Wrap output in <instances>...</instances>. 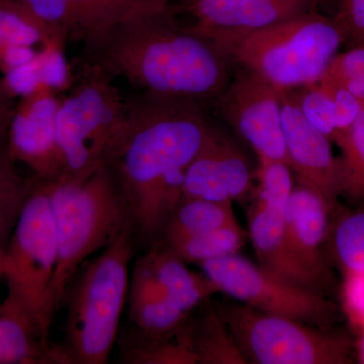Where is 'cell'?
Segmentation results:
<instances>
[{
    "label": "cell",
    "instance_id": "1",
    "mask_svg": "<svg viewBox=\"0 0 364 364\" xmlns=\"http://www.w3.org/2000/svg\"><path fill=\"white\" fill-rule=\"evenodd\" d=\"M203 104L140 92L126 97L104 163L123 191L136 243L151 246L183 200L186 169L207 134Z\"/></svg>",
    "mask_w": 364,
    "mask_h": 364
},
{
    "label": "cell",
    "instance_id": "2",
    "mask_svg": "<svg viewBox=\"0 0 364 364\" xmlns=\"http://www.w3.org/2000/svg\"><path fill=\"white\" fill-rule=\"evenodd\" d=\"M176 14L169 6L124 21L82 47L76 63L123 78L142 92L214 102L236 63L214 40L181 26Z\"/></svg>",
    "mask_w": 364,
    "mask_h": 364
},
{
    "label": "cell",
    "instance_id": "3",
    "mask_svg": "<svg viewBox=\"0 0 364 364\" xmlns=\"http://www.w3.org/2000/svg\"><path fill=\"white\" fill-rule=\"evenodd\" d=\"M129 223L95 257L79 268L66 289L65 336L69 364H105L119 335L130 287L129 267L136 251Z\"/></svg>",
    "mask_w": 364,
    "mask_h": 364
},
{
    "label": "cell",
    "instance_id": "4",
    "mask_svg": "<svg viewBox=\"0 0 364 364\" xmlns=\"http://www.w3.org/2000/svg\"><path fill=\"white\" fill-rule=\"evenodd\" d=\"M48 183L59 245L52 287L56 314L79 268L111 244L131 222L123 191L105 163L81 178L60 177Z\"/></svg>",
    "mask_w": 364,
    "mask_h": 364
},
{
    "label": "cell",
    "instance_id": "5",
    "mask_svg": "<svg viewBox=\"0 0 364 364\" xmlns=\"http://www.w3.org/2000/svg\"><path fill=\"white\" fill-rule=\"evenodd\" d=\"M215 42L235 63L247 67L277 90H287L320 80L345 37L334 16L318 11Z\"/></svg>",
    "mask_w": 364,
    "mask_h": 364
},
{
    "label": "cell",
    "instance_id": "6",
    "mask_svg": "<svg viewBox=\"0 0 364 364\" xmlns=\"http://www.w3.org/2000/svg\"><path fill=\"white\" fill-rule=\"evenodd\" d=\"M33 186L6 250L2 277L6 296L50 335L54 320L52 287L59 261L58 237L50 202L49 181L32 176Z\"/></svg>",
    "mask_w": 364,
    "mask_h": 364
},
{
    "label": "cell",
    "instance_id": "7",
    "mask_svg": "<svg viewBox=\"0 0 364 364\" xmlns=\"http://www.w3.org/2000/svg\"><path fill=\"white\" fill-rule=\"evenodd\" d=\"M114 81L93 67L76 63L57 114L63 178H81L104 163L126 109V97Z\"/></svg>",
    "mask_w": 364,
    "mask_h": 364
},
{
    "label": "cell",
    "instance_id": "8",
    "mask_svg": "<svg viewBox=\"0 0 364 364\" xmlns=\"http://www.w3.org/2000/svg\"><path fill=\"white\" fill-rule=\"evenodd\" d=\"M218 310L249 363H351L353 343L343 333L259 312L243 304Z\"/></svg>",
    "mask_w": 364,
    "mask_h": 364
},
{
    "label": "cell",
    "instance_id": "9",
    "mask_svg": "<svg viewBox=\"0 0 364 364\" xmlns=\"http://www.w3.org/2000/svg\"><path fill=\"white\" fill-rule=\"evenodd\" d=\"M220 293L259 312L327 328L339 311L324 294L299 287L238 253L200 263Z\"/></svg>",
    "mask_w": 364,
    "mask_h": 364
},
{
    "label": "cell",
    "instance_id": "10",
    "mask_svg": "<svg viewBox=\"0 0 364 364\" xmlns=\"http://www.w3.org/2000/svg\"><path fill=\"white\" fill-rule=\"evenodd\" d=\"M257 196L249 213V234L260 265L294 284L322 293L326 284L296 260L287 245L284 210L294 184L284 162H260Z\"/></svg>",
    "mask_w": 364,
    "mask_h": 364
},
{
    "label": "cell",
    "instance_id": "11",
    "mask_svg": "<svg viewBox=\"0 0 364 364\" xmlns=\"http://www.w3.org/2000/svg\"><path fill=\"white\" fill-rule=\"evenodd\" d=\"M214 104L223 119L257 154L259 162L279 161L289 166L282 100L274 86L247 67L236 64Z\"/></svg>",
    "mask_w": 364,
    "mask_h": 364
},
{
    "label": "cell",
    "instance_id": "12",
    "mask_svg": "<svg viewBox=\"0 0 364 364\" xmlns=\"http://www.w3.org/2000/svg\"><path fill=\"white\" fill-rule=\"evenodd\" d=\"M62 92L40 85L18 98L7 133V155L23 163L33 176L56 181L63 176L57 135V114Z\"/></svg>",
    "mask_w": 364,
    "mask_h": 364
},
{
    "label": "cell",
    "instance_id": "13",
    "mask_svg": "<svg viewBox=\"0 0 364 364\" xmlns=\"http://www.w3.org/2000/svg\"><path fill=\"white\" fill-rule=\"evenodd\" d=\"M35 14L63 45L95 44L134 16L171 6L170 0H14Z\"/></svg>",
    "mask_w": 364,
    "mask_h": 364
},
{
    "label": "cell",
    "instance_id": "14",
    "mask_svg": "<svg viewBox=\"0 0 364 364\" xmlns=\"http://www.w3.org/2000/svg\"><path fill=\"white\" fill-rule=\"evenodd\" d=\"M327 0H182L191 30L212 40L241 35L318 11Z\"/></svg>",
    "mask_w": 364,
    "mask_h": 364
},
{
    "label": "cell",
    "instance_id": "15",
    "mask_svg": "<svg viewBox=\"0 0 364 364\" xmlns=\"http://www.w3.org/2000/svg\"><path fill=\"white\" fill-rule=\"evenodd\" d=\"M251 184L247 156L226 132L210 122L202 145L186 169L183 200L232 202L245 196Z\"/></svg>",
    "mask_w": 364,
    "mask_h": 364
},
{
    "label": "cell",
    "instance_id": "16",
    "mask_svg": "<svg viewBox=\"0 0 364 364\" xmlns=\"http://www.w3.org/2000/svg\"><path fill=\"white\" fill-rule=\"evenodd\" d=\"M279 91L289 166L299 183L317 191L335 213L340 198V169L331 140L306 121L287 90Z\"/></svg>",
    "mask_w": 364,
    "mask_h": 364
},
{
    "label": "cell",
    "instance_id": "17",
    "mask_svg": "<svg viewBox=\"0 0 364 364\" xmlns=\"http://www.w3.org/2000/svg\"><path fill=\"white\" fill-rule=\"evenodd\" d=\"M332 214L322 196L299 183L294 186L284 210V233L291 253L326 284L330 282V273L322 247L329 234Z\"/></svg>",
    "mask_w": 364,
    "mask_h": 364
},
{
    "label": "cell",
    "instance_id": "18",
    "mask_svg": "<svg viewBox=\"0 0 364 364\" xmlns=\"http://www.w3.org/2000/svg\"><path fill=\"white\" fill-rule=\"evenodd\" d=\"M128 301L129 316L133 326L130 332L144 338L171 336L191 315L170 301L140 259L134 265Z\"/></svg>",
    "mask_w": 364,
    "mask_h": 364
},
{
    "label": "cell",
    "instance_id": "19",
    "mask_svg": "<svg viewBox=\"0 0 364 364\" xmlns=\"http://www.w3.org/2000/svg\"><path fill=\"white\" fill-rule=\"evenodd\" d=\"M0 364H69L61 345L6 296L0 301Z\"/></svg>",
    "mask_w": 364,
    "mask_h": 364
},
{
    "label": "cell",
    "instance_id": "20",
    "mask_svg": "<svg viewBox=\"0 0 364 364\" xmlns=\"http://www.w3.org/2000/svg\"><path fill=\"white\" fill-rule=\"evenodd\" d=\"M139 259L149 270L170 301L183 312L191 314L205 299L220 293L205 273L191 272L186 261L160 244L151 246Z\"/></svg>",
    "mask_w": 364,
    "mask_h": 364
},
{
    "label": "cell",
    "instance_id": "21",
    "mask_svg": "<svg viewBox=\"0 0 364 364\" xmlns=\"http://www.w3.org/2000/svg\"><path fill=\"white\" fill-rule=\"evenodd\" d=\"M235 222L237 220L232 202L184 198L170 215L156 244L171 247L191 237Z\"/></svg>",
    "mask_w": 364,
    "mask_h": 364
},
{
    "label": "cell",
    "instance_id": "22",
    "mask_svg": "<svg viewBox=\"0 0 364 364\" xmlns=\"http://www.w3.org/2000/svg\"><path fill=\"white\" fill-rule=\"evenodd\" d=\"M130 364H198L189 317L174 335L149 339L129 332L123 339L121 358Z\"/></svg>",
    "mask_w": 364,
    "mask_h": 364
},
{
    "label": "cell",
    "instance_id": "23",
    "mask_svg": "<svg viewBox=\"0 0 364 364\" xmlns=\"http://www.w3.org/2000/svg\"><path fill=\"white\" fill-rule=\"evenodd\" d=\"M189 323L198 364L249 363L219 310L210 309Z\"/></svg>",
    "mask_w": 364,
    "mask_h": 364
},
{
    "label": "cell",
    "instance_id": "24",
    "mask_svg": "<svg viewBox=\"0 0 364 364\" xmlns=\"http://www.w3.org/2000/svg\"><path fill=\"white\" fill-rule=\"evenodd\" d=\"M60 42L35 14L14 0H0V57L14 45L43 48Z\"/></svg>",
    "mask_w": 364,
    "mask_h": 364
},
{
    "label": "cell",
    "instance_id": "25",
    "mask_svg": "<svg viewBox=\"0 0 364 364\" xmlns=\"http://www.w3.org/2000/svg\"><path fill=\"white\" fill-rule=\"evenodd\" d=\"M340 196L364 207V107L349 130L340 138Z\"/></svg>",
    "mask_w": 364,
    "mask_h": 364
},
{
    "label": "cell",
    "instance_id": "26",
    "mask_svg": "<svg viewBox=\"0 0 364 364\" xmlns=\"http://www.w3.org/2000/svg\"><path fill=\"white\" fill-rule=\"evenodd\" d=\"M244 243L245 234L238 222H235L166 248L186 263L200 264L205 261L237 254Z\"/></svg>",
    "mask_w": 364,
    "mask_h": 364
},
{
    "label": "cell",
    "instance_id": "27",
    "mask_svg": "<svg viewBox=\"0 0 364 364\" xmlns=\"http://www.w3.org/2000/svg\"><path fill=\"white\" fill-rule=\"evenodd\" d=\"M33 178H23L7 153H0V254L6 250L32 189Z\"/></svg>",
    "mask_w": 364,
    "mask_h": 364
},
{
    "label": "cell",
    "instance_id": "28",
    "mask_svg": "<svg viewBox=\"0 0 364 364\" xmlns=\"http://www.w3.org/2000/svg\"><path fill=\"white\" fill-rule=\"evenodd\" d=\"M332 250L344 273H364V207L337 220Z\"/></svg>",
    "mask_w": 364,
    "mask_h": 364
},
{
    "label": "cell",
    "instance_id": "29",
    "mask_svg": "<svg viewBox=\"0 0 364 364\" xmlns=\"http://www.w3.org/2000/svg\"><path fill=\"white\" fill-rule=\"evenodd\" d=\"M309 123L336 143L338 139L334 104L322 81L287 90Z\"/></svg>",
    "mask_w": 364,
    "mask_h": 364
},
{
    "label": "cell",
    "instance_id": "30",
    "mask_svg": "<svg viewBox=\"0 0 364 364\" xmlns=\"http://www.w3.org/2000/svg\"><path fill=\"white\" fill-rule=\"evenodd\" d=\"M320 80L325 85L334 104L337 130H338L337 144L340 138L349 130L360 114L364 102L342 83L337 82L326 75H323Z\"/></svg>",
    "mask_w": 364,
    "mask_h": 364
},
{
    "label": "cell",
    "instance_id": "31",
    "mask_svg": "<svg viewBox=\"0 0 364 364\" xmlns=\"http://www.w3.org/2000/svg\"><path fill=\"white\" fill-rule=\"evenodd\" d=\"M345 37V44L350 48L364 43V0H341L335 14Z\"/></svg>",
    "mask_w": 364,
    "mask_h": 364
},
{
    "label": "cell",
    "instance_id": "32",
    "mask_svg": "<svg viewBox=\"0 0 364 364\" xmlns=\"http://www.w3.org/2000/svg\"><path fill=\"white\" fill-rule=\"evenodd\" d=\"M343 301L346 312L359 329H364V273H344Z\"/></svg>",
    "mask_w": 364,
    "mask_h": 364
},
{
    "label": "cell",
    "instance_id": "33",
    "mask_svg": "<svg viewBox=\"0 0 364 364\" xmlns=\"http://www.w3.org/2000/svg\"><path fill=\"white\" fill-rule=\"evenodd\" d=\"M18 100L11 97L0 76V153H7V133Z\"/></svg>",
    "mask_w": 364,
    "mask_h": 364
},
{
    "label": "cell",
    "instance_id": "34",
    "mask_svg": "<svg viewBox=\"0 0 364 364\" xmlns=\"http://www.w3.org/2000/svg\"><path fill=\"white\" fill-rule=\"evenodd\" d=\"M343 85L346 86L352 93H354L359 100H363L364 102V76L363 78L358 79V80L352 81V82Z\"/></svg>",
    "mask_w": 364,
    "mask_h": 364
},
{
    "label": "cell",
    "instance_id": "35",
    "mask_svg": "<svg viewBox=\"0 0 364 364\" xmlns=\"http://www.w3.org/2000/svg\"><path fill=\"white\" fill-rule=\"evenodd\" d=\"M358 363L364 364V329L360 330V338L358 343Z\"/></svg>",
    "mask_w": 364,
    "mask_h": 364
},
{
    "label": "cell",
    "instance_id": "36",
    "mask_svg": "<svg viewBox=\"0 0 364 364\" xmlns=\"http://www.w3.org/2000/svg\"><path fill=\"white\" fill-rule=\"evenodd\" d=\"M2 277V255L0 254V279Z\"/></svg>",
    "mask_w": 364,
    "mask_h": 364
}]
</instances>
